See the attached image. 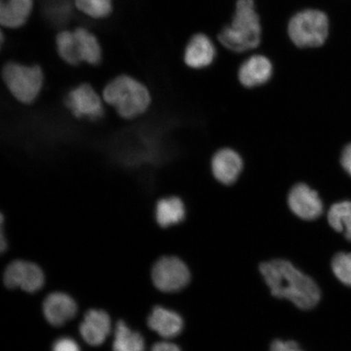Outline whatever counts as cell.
Masks as SVG:
<instances>
[{
  "mask_svg": "<svg viewBox=\"0 0 351 351\" xmlns=\"http://www.w3.org/2000/svg\"><path fill=\"white\" fill-rule=\"evenodd\" d=\"M260 271L271 295L288 300L302 310L313 309L319 304L322 293L317 284L291 262L285 260L263 262L261 263Z\"/></svg>",
  "mask_w": 351,
  "mask_h": 351,
  "instance_id": "1",
  "label": "cell"
},
{
  "mask_svg": "<svg viewBox=\"0 0 351 351\" xmlns=\"http://www.w3.org/2000/svg\"><path fill=\"white\" fill-rule=\"evenodd\" d=\"M263 39L261 17L254 0H237L232 21L217 34L219 46L238 55L260 49Z\"/></svg>",
  "mask_w": 351,
  "mask_h": 351,
  "instance_id": "2",
  "label": "cell"
},
{
  "mask_svg": "<svg viewBox=\"0 0 351 351\" xmlns=\"http://www.w3.org/2000/svg\"><path fill=\"white\" fill-rule=\"evenodd\" d=\"M105 103L112 106L121 117L132 119L147 111L152 96L147 87L129 75L113 78L102 91Z\"/></svg>",
  "mask_w": 351,
  "mask_h": 351,
  "instance_id": "3",
  "label": "cell"
},
{
  "mask_svg": "<svg viewBox=\"0 0 351 351\" xmlns=\"http://www.w3.org/2000/svg\"><path fill=\"white\" fill-rule=\"evenodd\" d=\"M329 19L326 12L305 8L293 15L287 25V35L292 46L300 50H317L326 43Z\"/></svg>",
  "mask_w": 351,
  "mask_h": 351,
  "instance_id": "4",
  "label": "cell"
},
{
  "mask_svg": "<svg viewBox=\"0 0 351 351\" xmlns=\"http://www.w3.org/2000/svg\"><path fill=\"white\" fill-rule=\"evenodd\" d=\"M4 84L19 102L29 104L38 97L44 84L40 66L7 63L2 70Z\"/></svg>",
  "mask_w": 351,
  "mask_h": 351,
  "instance_id": "5",
  "label": "cell"
},
{
  "mask_svg": "<svg viewBox=\"0 0 351 351\" xmlns=\"http://www.w3.org/2000/svg\"><path fill=\"white\" fill-rule=\"evenodd\" d=\"M152 276L155 287L165 293L182 291L191 280L186 263L174 256L160 258L153 266Z\"/></svg>",
  "mask_w": 351,
  "mask_h": 351,
  "instance_id": "6",
  "label": "cell"
},
{
  "mask_svg": "<svg viewBox=\"0 0 351 351\" xmlns=\"http://www.w3.org/2000/svg\"><path fill=\"white\" fill-rule=\"evenodd\" d=\"M289 210L302 221H315L324 213V202L319 193L305 182L293 186L287 196Z\"/></svg>",
  "mask_w": 351,
  "mask_h": 351,
  "instance_id": "7",
  "label": "cell"
},
{
  "mask_svg": "<svg viewBox=\"0 0 351 351\" xmlns=\"http://www.w3.org/2000/svg\"><path fill=\"white\" fill-rule=\"evenodd\" d=\"M275 67L269 56L256 51L245 56L239 65L238 77L241 85L254 89L269 83L274 76Z\"/></svg>",
  "mask_w": 351,
  "mask_h": 351,
  "instance_id": "8",
  "label": "cell"
},
{
  "mask_svg": "<svg viewBox=\"0 0 351 351\" xmlns=\"http://www.w3.org/2000/svg\"><path fill=\"white\" fill-rule=\"evenodd\" d=\"M64 105L76 118L97 120L104 115L102 99L89 83H82L70 90L64 99Z\"/></svg>",
  "mask_w": 351,
  "mask_h": 351,
  "instance_id": "9",
  "label": "cell"
},
{
  "mask_svg": "<svg viewBox=\"0 0 351 351\" xmlns=\"http://www.w3.org/2000/svg\"><path fill=\"white\" fill-rule=\"evenodd\" d=\"M219 45L204 33H197L189 39L182 52V61L188 68L202 70L209 68L216 61Z\"/></svg>",
  "mask_w": 351,
  "mask_h": 351,
  "instance_id": "10",
  "label": "cell"
},
{
  "mask_svg": "<svg viewBox=\"0 0 351 351\" xmlns=\"http://www.w3.org/2000/svg\"><path fill=\"white\" fill-rule=\"evenodd\" d=\"M3 282L8 288H21L26 292L34 293L43 287L44 275L40 267L34 263L16 261L6 267Z\"/></svg>",
  "mask_w": 351,
  "mask_h": 351,
  "instance_id": "11",
  "label": "cell"
},
{
  "mask_svg": "<svg viewBox=\"0 0 351 351\" xmlns=\"http://www.w3.org/2000/svg\"><path fill=\"white\" fill-rule=\"evenodd\" d=\"M244 160L239 152L230 147L219 149L214 154L210 169L215 179L230 186L239 181L244 170Z\"/></svg>",
  "mask_w": 351,
  "mask_h": 351,
  "instance_id": "12",
  "label": "cell"
},
{
  "mask_svg": "<svg viewBox=\"0 0 351 351\" xmlns=\"http://www.w3.org/2000/svg\"><path fill=\"white\" fill-rule=\"evenodd\" d=\"M43 309L46 319L51 326H61L75 317L77 306L69 295L56 292L45 298Z\"/></svg>",
  "mask_w": 351,
  "mask_h": 351,
  "instance_id": "13",
  "label": "cell"
},
{
  "mask_svg": "<svg viewBox=\"0 0 351 351\" xmlns=\"http://www.w3.org/2000/svg\"><path fill=\"white\" fill-rule=\"evenodd\" d=\"M79 329L82 339L88 344L100 346L111 332V319L106 311L91 309L86 313Z\"/></svg>",
  "mask_w": 351,
  "mask_h": 351,
  "instance_id": "14",
  "label": "cell"
},
{
  "mask_svg": "<svg viewBox=\"0 0 351 351\" xmlns=\"http://www.w3.org/2000/svg\"><path fill=\"white\" fill-rule=\"evenodd\" d=\"M185 201L178 195L161 197L156 204V221L161 228L179 225L187 216Z\"/></svg>",
  "mask_w": 351,
  "mask_h": 351,
  "instance_id": "15",
  "label": "cell"
},
{
  "mask_svg": "<svg viewBox=\"0 0 351 351\" xmlns=\"http://www.w3.org/2000/svg\"><path fill=\"white\" fill-rule=\"evenodd\" d=\"M149 328L165 339H173L182 331L183 319L173 311L160 306L154 307L148 317Z\"/></svg>",
  "mask_w": 351,
  "mask_h": 351,
  "instance_id": "16",
  "label": "cell"
},
{
  "mask_svg": "<svg viewBox=\"0 0 351 351\" xmlns=\"http://www.w3.org/2000/svg\"><path fill=\"white\" fill-rule=\"evenodd\" d=\"M34 0H1L0 23L8 29L20 28L32 14Z\"/></svg>",
  "mask_w": 351,
  "mask_h": 351,
  "instance_id": "17",
  "label": "cell"
},
{
  "mask_svg": "<svg viewBox=\"0 0 351 351\" xmlns=\"http://www.w3.org/2000/svg\"><path fill=\"white\" fill-rule=\"evenodd\" d=\"M76 46L81 63L97 65L102 60V49L95 35L84 28L73 30Z\"/></svg>",
  "mask_w": 351,
  "mask_h": 351,
  "instance_id": "18",
  "label": "cell"
},
{
  "mask_svg": "<svg viewBox=\"0 0 351 351\" xmlns=\"http://www.w3.org/2000/svg\"><path fill=\"white\" fill-rule=\"evenodd\" d=\"M328 225L332 230L341 232L351 241V202L339 201L333 203L327 213Z\"/></svg>",
  "mask_w": 351,
  "mask_h": 351,
  "instance_id": "19",
  "label": "cell"
},
{
  "mask_svg": "<svg viewBox=\"0 0 351 351\" xmlns=\"http://www.w3.org/2000/svg\"><path fill=\"white\" fill-rule=\"evenodd\" d=\"M113 351H145L143 337L139 332L131 330L126 324L120 320L117 324Z\"/></svg>",
  "mask_w": 351,
  "mask_h": 351,
  "instance_id": "20",
  "label": "cell"
},
{
  "mask_svg": "<svg viewBox=\"0 0 351 351\" xmlns=\"http://www.w3.org/2000/svg\"><path fill=\"white\" fill-rule=\"evenodd\" d=\"M56 42L57 51L65 63L74 66L81 64L77 55L75 35L73 32L64 30L59 33Z\"/></svg>",
  "mask_w": 351,
  "mask_h": 351,
  "instance_id": "21",
  "label": "cell"
},
{
  "mask_svg": "<svg viewBox=\"0 0 351 351\" xmlns=\"http://www.w3.org/2000/svg\"><path fill=\"white\" fill-rule=\"evenodd\" d=\"M77 10L94 19H103L112 10V0H75Z\"/></svg>",
  "mask_w": 351,
  "mask_h": 351,
  "instance_id": "22",
  "label": "cell"
},
{
  "mask_svg": "<svg viewBox=\"0 0 351 351\" xmlns=\"http://www.w3.org/2000/svg\"><path fill=\"white\" fill-rule=\"evenodd\" d=\"M332 269L341 282L351 287V253L335 254L332 261Z\"/></svg>",
  "mask_w": 351,
  "mask_h": 351,
  "instance_id": "23",
  "label": "cell"
},
{
  "mask_svg": "<svg viewBox=\"0 0 351 351\" xmlns=\"http://www.w3.org/2000/svg\"><path fill=\"white\" fill-rule=\"evenodd\" d=\"M52 351H81L77 342L69 337H62L57 340L53 346Z\"/></svg>",
  "mask_w": 351,
  "mask_h": 351,
  "instance_id": "24",
  "label": "cell"
},
{
  "mask_svg": "<svg viewBox=\"0 0 351 351\" xmlns=\"http://www.w3.org/2000/svg\"><path fill=\"white\" fill-rule=\"evenodd\" d=\"M270 351H304L295 341L275 340L271 345Z\"/></svg>",
  "mask_w": 351,
  "mask_h": 351,
  "instance_id": "25",
  "label": "cell"
},
{
  "mask_svg": "<svg viewBox=\"0 0 351 351\" xmlns=\"http://www.w3.org/2000/svg\"><path fill=\"white\" fill-rule=\"evenodd\" d=\"M340 164L345 172L351 177V143L346 145L341 151Z\"/></svg>",
  "mask_w": 351,
  "mask_h": 351,
  "instance_id": "26",
  "label": "cell"
},
{
  "mask_svg": "<svg viewBox=\"0 0 351 351\" xmlns=\"http://www.w3.org/2000/svg\"><path fill=\"white\" fill-rule=\"evenodd\" d=\"M152 351H182L179 346L170 342L162 341L153 346Z\"/></svg>",
  "mask_w": 351,
  "mask_h": 351,
  "instance_id": "27",
  "label": "cell"
},
{
  "mask_svg": "<svg viewBox=\"0 0 351 351\" xmlns=\"http://www.w3.org/2000/svg\"><path fill=\"white\" fill-rule=\"evenodd\" d=\"M285 202H287V201L279 202V203H285ZM271 203H274V204H278V202H271Z\"/></svg>",
  "mask_w": 351,
  "mask_h": 351,
  "instance_id": "28",
  "label": "cell"
}]
</instances>
